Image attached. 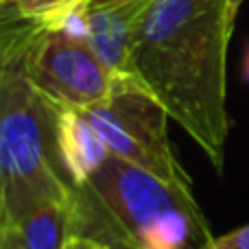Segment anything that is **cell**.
Wrapping results in <instances>:
<instances>
[{
	"instance_id": "7",
	"label": "cell",
	"mask_w": 249,
	"mask_h": 249,
	"mask_svg": "<svg viewBox=\"0 0 249 249\" xmlns=\"http://www.w3.org/2000/svg\"><path fill=\"white\" fill-rule=\"evenodd\" d=\"M53 107V131L59 153V162L64 166L72 186H83L109 158L112 153L94 127L86 118V114L70 107Z\"/></svg>"
},
{
	"instance_id": "2",
	"label": "cell",
	"mask_w": 249,
	"mask_h": 249,
	"mask_svg": "<svg viewBox=\"0 0 249 249\" xmlns=\"http://www.w3.org/2000/svg\"><path fill=\"white\" fill-rule=\"evenodd\" d=\"M74 236L114 249H203L210 223L190 188L109 158L70 199Z\"/></svg>"
},
{
	"instance_id": "4",
	"label": "cell",
	"mask_w": 249,
	"mask_h": 249,
	"mask_svg": "<svg viewBox=\"0 0 249 249\" xmlns=\"http://www.w3.org/2000/svg\"><path fill=\"white\" fill-rule=\"evenodd\" d=\"M2 33H11L20 42L31 86L55 107L86 112L109 99L129 79L109 68L86 37L68 31L7 18L2 20Z\"/></svg>"
},
{
	"instance_id": "11",
	"label": "cell",
	"mask_w": 249,
	"mask_h": 249,
	"mask_svg": "<svg viewBox=\"0 0 249 249\" xmlns=\"http://www.w3.org/2000/svg\"><path fill=\"white\" fill-rule=\"evenodd\" d=\"M0 249H24L22 243L9 230H0Z\"/></svg>"
},
{
	"instance_id": "8",
	"label": "cell",
	"mask_w": 249,
	"mask_h": 249,
	"mask_svg": "<svg viewBox=\"0 0 249 249\" xmlns=\"http://www.w3.org/2000/svg\"><path fill=\"white\" fill-rule=\"evenodd\" d=\"M0 230L16 234L24 249H66L74 236L70 203H46L24 216L20 223Z\"/></svg>"
},
{
	"instance_id": "5",
	"label": "cell",
	"mask_w": 249,
	"mask_h": 249,
	"mask_svg": "<svg viewBox=\"0 0 249 249\" xmlns=\"http://www.w3.org/2000/svg\"><path fill=\"white\" fill-rule=\"evenodd\" d=\"M83 114L114 158L193 190V179L168 138L171 116L136 79H124L109 99Z\"/></svg>"
},
{
	"instance_id": "3",
	"label": "cell",
	"mask_w": 249,
	"mask_h": 249,
	"mask_svg": "<svg viewBox=\"0 0 249 249\" xmlns=\"http://www.w3.org/2000/svg\"><path fill=\"white\" fill-rule=\"evenodd\" d=\"M0 59V228H11L46 203H70L74 186L59 162L53 107L31 86L11 33Z\"/></svg>"
},
{
	"instance_id": "9",
	"label": "cell",
	"mask_w": 249,
	"mask_h": 249,
	"mask_svg": "<svg viewBox=\"0 0 249 249\" xmlns=\"http://www.w3.org/2000/svg\"><path fill=\"white\" fill-rule=\"evenodd\" d=\"M203 249H249V223L223 234V236L212 238Z\"/></svg>"
},
{
	"instance_id": "6",
	"label": "cell",
	"mask_w": 249,
	"mask_h": 249,
	"mask_svg": "<svg viewBox=\"0 0 249 249\" xmlns=\"http://www.w3.org/2000/svg\"><path fill=\"white\" fill-rule=\"evenodd\" d=\"M155 0H88L83 4L86 39L123 77L131 74V39Z\"/></svg>"
},
{
	"instance_id": "12",
	"label": "cell",
	"mask_w": 249,
	"mask_h": 249,
	"mask_svg": "<svg viewBox=\"0 0 249 249\" xmlns=\"http://www.w3.org/2000/svg\"><path fill=\"white\" fill-rule=\"evenodd\" d=\"M243 68H245V79H247V83H249V46H247V51H245V57H243Z\"/></svg>"
},
{
	"instance_id": "1",
	"label": "cell",
	"mask_w": 249,
	"mask_h": 249,
	"mask_svg": "<svg viewBox=\"0 0 249 249\" xmlns=\"http://www.w3.org/2000/svg\"><path fill=\"white\" fill-rule=\"evenodd\" d=\"M236 0H155L131 39V74L223 173L232 131L228 51Z\"/></svg>"
},
{
	"instance_id": "10",
	"label": "cell",
	"mask_w": 249,
	"mask_h": 249,
	"mask_svg": "<svg viewBox=\"0 0 249 249\" xmlns=\"http://www.w3.org/2000/svg\"><path fill=\"white\" fill-rule=\"evenodd\" d=\"M66 249H114V247L103 245V243L92 241V238H86V236H72L70 243L66 245Z\"/></svg>"
},
{
	"instance_id": "13",
	"label": "cell",
	"mask_w": 249,
	"mask_h": 249,
	"mask_svg": "<svg viewBox=\"0 0 249 249\" xmlns=\"http://www.w3.org/2000/svg\"><path fill=\"white\" fill-rule=\"evenodd\" d=\"M243 2H245V0H236V4H238V7H241V4H243Z\"/></svg>"
}]
</instances>
